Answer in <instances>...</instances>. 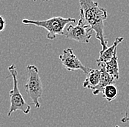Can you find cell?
Segmentation results:
<instances>
[{"mask_svg":"<svg viewBox=\"0 0 129 127\" xmlns=\"http://www.w3.org/2000/svg\"><path fill=\"white\" fill-rule=\"evenodd\" d=\"M79 2L80 13L95 32L96 38L102 47L100 52H104L108 48V40L104 35V21L108 18L106 10L100 7L98 2L94 0H79Z\"/></svg>","mask_w":129,"mask_h":127,"instance_id":"cell-1","label":"cell"},{"mask_svg":"<svg viewBox=\"0 0 129 127\" xmlns=\"http://www.w3.org/2000/svg\"><path fill=\"white\" fill-rule=\"evenodd\" d=\"M76 19L72 18H63L61 16L52 17L46 20L34 21L29 19H23L22 24L26 25H34L43 27L48 31L46 38L49 40H54L56 35H64L66 25L70 23H76Z\"/></svg>","mask_w":129,"mask_h":127,"instance_id":"cell-2","label":"cell"},{"mask_svg":"<svg viewBox=\"0 0 129 127\" xmlns=\"http://www.w3.org/2000/svg\"><path fill=\"white\" fill-rule=\"evenodd\" d=\"M8 71L10 73V76L13 79V89L10 91V106L8 116L10 117L13 112L16 111H21L25 115H28L30 110L31 107L29 104L26 102L23 95H21L20 90L18 88V71L16 65L12 64L8 67Z\"/></svg>","mask_w":129,"mask_h":127,"instance_id":"cell-3","label":"cell"},{"mask_svg":"<svg viewBox=\"0 0 129 127\" xmlns=\"http://www.w3.org/2000/svg\"><path fill=\"white\" fill-rule=\"evenodd\" d=\"M27 82L25 85V90L32 103L35 108L40 107L39 99L43 95V85L40 80L38 67L33 65H29L26 67Z\"/></svg>","mask_w":129,"mask_h":127,"instance_id":"cell-4","label":"cell"},{"mask_svg":"<svg viewBox=\"0 0 129 127\" xmlns=\"http://www.w3.org/2000/svg\"><path fill=\"white\" fill-rule=\"evenodd\" d=\"M87 23L83 14L80 13V18L77 25L74 26L73 24H69L64 30V35L65 38L81 43H89L94 31L91 26Z\"/></svg>","mask_w":129,"mask_h":127,"instance_id":"cell-5","label":"cell"},{"mask_svg":"<svg viewBox=\"0 0 129 127\" xmlns=\"http://www.w3.org/2000/svg\"><path fill=\"white\" fill-rule=\"evenodd\" d=\"M60 61L63 65L64 68L68 71H73L76 70H81L87 74L92 68H87L81 63L78 57L73 52V50L71 48H68L63 50L62 55L59 57Z\"/></svg>","mask_w":129,"mask_h":127,"instance_id":"cell-6","label":"cell"},{"mask_svg":"<svg viewBox=\"0 0 129 127\" xmlns=\"http://www.w3.org/2000/svg\"><path fill=\"white\" fill-rule=\"evenodd\" d=\"M123 40H124L123 37H117L116 38L112 46L109 47L104 52H100L99 57L96 60L98 66H100L102 64L106 63L112 58L115 51L117 49V46L123 41Z\"/></svg>","mask_w":129,"mask_h":127,"instance_id":"cell-7","label":"cell"},{"mask_svg":"<svg viewBox=\"0 0 129 127\" xmlns=\"http://www.w3.org/2000/svg\"><path fill=\"white\" fill-rule=\"evenodd\" d=\"M100 68H101L100 69L101 71V76L99 84L92 90V94L94 95H98L100 93H102L104 89L107 85L115 84V82H116V80L106 71L103 65H101Z\"/></svg>","mask_w":129,"mask_h":127,"instance_id":"cell-8","label":"cell"},{"mask_svg":"<svg viewBox=\"0 0 129 127\" xmlns=\"http://www.w3.org/2000/svg\"><path fill=\"white\" fill-rule=\"evenodd\" d=\"M117 50L115 51L114 55L113 56L112 58L109 62H107L106 63L101 65H103L106 71L107 72L110 76H112L116 81L119 80V79H120V72H119V65H118V57L117 55Z\"/></svg>","mask_w":129,"mask_h":127,"instance_id":"cell-9","label":"cell"},{"mask_svg":"<svg viewBox=\"0 0 129 127\" xmlns=\"http://www.w3.org/2000/svg\"><path fill=\"white\" fill-rule=\"evenodd\" d=\"M101 76V69H91L87 74V77L83 82V87L92 90L99 84Z\"/></svg>","mask_w":129,"mask_h":127,"instance_id":"cell-10","label":"cell"},{"mask_svg":"<svg viewBox=\"0 0 129 127\" xmlns=\"http://www.w3.org/2000/svg\"><path fill=\"white\" fill-rule=\"evenodd\" d=\"M117 93H118L117 88L114 84L107 85L102 92L103 97L108 102H112V101H114L116 98Z\"/></svg>","mask_w":129,"mask_h":127,"instance_id":"cell-11","label":"cell"},{"mask_svg":"<svg viewBox=\"0 0 129 127\" xmlns=\"http://www.w3.org/2000/svg\"><path fill=\"white\" fill-rule=\"evenodd\" d=\"M5 28V20L2 16H0V32H2Z\"/></svg>","mask_w":129,"mask_h":127,"instance_id":"cell-12","label":"cell"},{"mask_svg":"<svg viewBox=\"0 0 129 127\" xmlns=\"http://www.w3.org/2000/svg\"><path fill=\"white\" fill-rule=\"evenodd\" d=\"M121 121H122V123H126V122H128L129 116H125V117H124L123 118H122Z\"/></svg>","mask_w":129,"mask_h":127,"instance_id":"cell-13","label":"cell"},{"mask_svg":"<svg viewBox=\"0 0 129 127\" xmlns=\"http://www.w3.org/2000/svg\"><path fill=\"white\" fill-rule=\"evenodd\" d=\"M33 1H37V0H33ZM43 1H47V0H43Z\"/></svg>","mask_w":129,"mask_h":127,"instance_id":"cell-14","label":"cell"},{"mask_svg":"<svg viewBox=\"0 0 129 127\" xmlns=\"http://www.w3.org/2000/svg\"><path fill=\"white\" fill-rule=\"evenodd\" d=\"M115 127H120V126H116Z\"/></svg>","mask_w":129,"mask_h":127,"instance_id":"cell-15","label":"cell"}]
</instances>
